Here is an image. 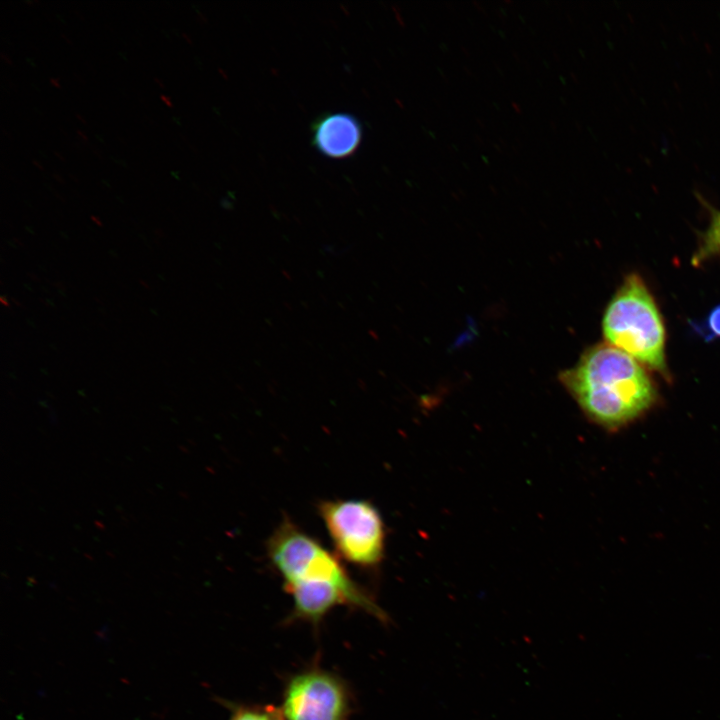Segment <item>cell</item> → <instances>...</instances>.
<instances>
[{"label": "cell", "instance_id": "cell-1", "mask_svg": "<svg viewBox=\"0 0 720 720\" xmlns=\"http://www.w3.org/2000/svg\"><path fill=\"white\" fill-rule=\"evenodd\" d=\"M560 380L584 414L610 431L639 419L658 399L646 367L608 343L587 349Z\"/></svg>", "mask_w": 720, "mask_h": 720}, {"label": "cell", "instance_id": "cell-2", "mask_svg": "<svg viewBox=\"0 0 720 720\" xmlns=\"http://www.w3.org/2000/svg\"><path fill=\"white\" fill-rule=\"evenodd\" d=\"M272 567L281 576L284 589L300 584L334 585L352 599L355 609L381 622L388 616L375 599L350 576L335 553L284 517L266 542Z\"/></svg>", "mask_w": 720, "mask_h": 720}, {"label": "cell", "instance_id": "cell-3", "mask_svg": "<svg viewBox=\"0 0 720 720\" xmlns=\"http://www.w3.org/2000/svg\"><path fill=\"white\" fill-rule=\"evenodd\" d=\"M606 343L627 353L644 367L668 378L666 334L661 313L643 279L629 274L604 312Z\"/></svg>", "mask_w": 720, "mask_h": 720}, {"label": "cell", "instance_id": "cell-4", "mask_svg": "<svg viewBox=\"0 0 720 720\" xmlns=\"http://www.w3.org/2000/svg\"><path fill=\"white\" fill-rule=\"evenodd\" d=\"M318 513L339 557L363 569L379 567L384 559L386 532L382 515L372 502L322 500Z\"/></svg>", "mask_w": 720, "mask_h": 720}, {"label": "cell", "instance_id": "cell-5", "mask_svg": "<svg viewBox=\"0 0 720 720\" xmlns=\"http://www.w3.org/2000/svg\"><path fill=\"white\" fill-rule=\"evenodd\" d=\"M279 710L284 720H350L352 695L338 674L310 666L288 677Z\"/></svg>", "mask_w": 720, "mask_h": 720}, {"label": "cell", "instance_id": "cell-6", "mask_svg": "<svg viewBox=\"0 0 720 720\" xmlns=\"http://www.w3.org/2000/svg\"><path fill=\"white\" fill-rule=\"evenodd\" d=\"M312 146L330 159H346L361 146L363 126L360 120L347 112H326L311 124Z\"/></svg>", "mask_w": 720, "mask_h": 720}, {"label": "cell", "instance_id": "cell-7", "mask_svg": "<svg viewBox=\"0 0 720 720\" xmlns=\"http://www.w3.org/2000/svg\"><path fill=\"white\" fill-rule=\"evenodd\" d=\"M710 217L709 226L702 235L698 249L692 257L694 265H699L720 253V211L711 209Z\"/></svg>", "mask_w": 720, "mask_h": 720}, {"label": "cell", "instance_id": "cell-8", "mask_svg": "<svg viewBox=\"0 0 720 720\" xmlns=\"http://www.w3.org/2000/svg\"><path fill=\"white\" fill-rule=\"evenodd\" d=\"M224 703L230 712L227 720H284L279 708L271 705Z\"/></svg>", "mask_w": 720, "mask_h": 720}, {"label": "cell", "instance_id": "cell-9", "mask_svg": "<svg viewBox=\"0 0 720 720\" xmlns=\"http://www.w3.org/2000/svg\"><path fill=\"white\" fill-rule=\"evenodd\" d=\"M696 331L706 341L720 338V304L714 307L706 318L698 324H695Z\"/></svg>", "mask_w": 720, "mask_h": 720}, {"label": "cell", "instance_id": "cell-10", "mask_svg": "<svg viewBox=\"0 0 720 720\" xmlns=\"http://www.w3.org/2000/svg\"><path fill=\"white\" fill-rule=\"evenodd\" d=\"M160 98H161V100H162L168 107H170V108L173 107V105H172V103H171V100H170V98H169L168 96L160 95Z\"/></svg>", "mask_w": 720, "mask_h": 720}, {"label": "cell", "instance_id": "cell-11", "mask_svg": "<svg viewBox=\"0 0 720 720\" xmlns=\"http://www.w3.org/2000/svg\"><path fill=\"white\" fill-rule=\"evenodd\" d=\"M0 56H1V59H2L5 63H7V64H9V65H12V64H13L12 61H11V59H10L6 54L1 53Z\"/></svg>", "mask_w": 720, "mask_h": 720}, {"label": "cell", "instance_id": "cell-12", "mask_svg": "<svg viewBox=\"0 0 720 720\" xmlns=\"http://www.w3.org/2000/svg\"><path fill=\"white\" fill-rule=\"evenodd\" d=\"M58 81V78H50L49 80L50 84H52L54 87L60 88V84Z\"/></svg>", "mask_w": 720, "mask_h": 720}, {"label": "cell", "instance_id": "cell-13", "mask_svg": "<svg viewBox=\"0 0 720 720\" xmlns=\"http://www.w3.org/2000/svg\"><path fill=\"white\" fill-rule=\"evenodd\" d=\"M77 134H78L85 142L88 140L87 137H86V135H85L82 131L77 130Z\"/></svg>", "mask_w": 720, "mask_h": 720}, {"label": "cell", "instance_id": "cell-14", "mask_svg": "<svg viewBox=\"0 0 720 720\" xmlns=\"http://www.w3.org/2000/svg\"><path fill=\"white\" fill-rule=\"evenodd\" d=\"M154 81H155L161 88H164V84L161 82L160 79H158L157 77H154Z\"/></svg>", "mask_w": 720, "mask_h": 720}, {"label": "cell", "instance_id": "cell-15", "mask_svg": "<svg viewBox=\"0 0 720 720\" xmlns=\"http://www.w3.org/2000/svg\"><path fill=\"white\" fill-rule=\"evenodd\" d=\"M32 163L39 169L43 170V166L40 163H38L35 159L32 160Z\"/></svg>", "mask_w": 720, "mask_h": 720}, {"label": "cell", "instance_id": "cell-16", "mask_svg": "<svg viewBox=\"0 0 720 720\" xmlns=\"http://www.w3.org/2000/svg\"><path fill=\"white\" fill-rule=\"evenodd\" d=\"M52 175H53L54 179L57 180L59 183H63V180L59 177L58 174L53 173Z\"/></svg>", "mask_w": 720, "mask_h": 720}, {"label": "cell", "instance_id": "cell-17", "mask_svg": "<svg viewBox=\"0 0 720 720\" xmlns=\"http://www.w3.org/2000/svg\"><path fill=\"white\" fill-rule=\"evenodd\" d=\"M76 117H77L83 124H86V121L84 120V118H83L81 115L76 114Z\"/></svg>", "mask_w": 720, "mask_h": 720}, {"label": "cell", "instance_id": "cell-18", "mask_svg": "<svg viewBox=\"0 0 720 720\" xmlns=\"http://www.w3.org/2000/svg\"><path fill=\"white\" fill-rule=\"evenodd\" d=\"M53 153H54L61 161H65V159H64L57 151H54Z\"/></svg>", "mask_w": 720, "mask_h": 720}, {"label": "cell", "instance_id": "cell-19", "mask_svg": "<svg viewBox=\"0 0 720 720\" xmlns=\"http://www.w3.org/2000/svg\"><path fill=\"white\" fill-rule=\"evenodd\" d=\"M61 37H62L68 44H72V42L69 40V38H67L64 34H62Z\"/></svg>", "mask_w": 720, "mask_h": 720}, {"label": "cell", "instance_id": "cell-20", "mask_svg": "<svg viewBox=\"0 0 720 720\" xmlns=\"http://www.w3.org/2000/svg\"><path fill=\"white\" fill-rule=\"evenodd\" d=\"M182 36H183V38L186 39V41H187L189 44H191V41H190L189 37H188L185 33H183Z\"/></svg>", "mask_w": 720, "mask_h": 720}]
</instances>
